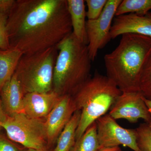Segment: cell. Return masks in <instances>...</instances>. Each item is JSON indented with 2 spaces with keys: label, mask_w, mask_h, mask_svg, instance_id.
Returning <instances> with one entry per match:
<instances>
[{
  "label": "cell",
  "mask_w": 151,
  "mask_h": 151,
  "mask_svg": "<svg viewBox=\"0 0 151 151\" xmlns=\"http://www.w3.org/2000/svg\"><path fill=\"white\" fill-rule=\"evenodd\" d=\"M7 29L10 47L23 54L56 46L72 32L67 0H16Z\"/></svg>",
  "instance_id": "cell-1"
},
{
  "label": "cell",
  "mask_w": 151,
  "mask_h": 151,
  "mask_svg": "<svg viewBox=\"0 0 151 151\" xmlns=\"http://www.w3.org/2000/svg\"><path fill=\"white\" fill-rule=\"evenodd\" d=\"M151 51V37L124 34L119 45L104 58L106 74L122 92H139L141 71Z\"/></svg>",
  "instance_id": "cell-2"
},
{
  "label": "cell",
  "mask_w": 151,
  "mask_h": 151,
  "mask_svg": "<svg viewBox=\"0 0 151 151\" xmlns=\"http://www.w3.org/2000/svg\"><path fill=\"white\" fill-rule=\"evenodd\" d=\"M52 90L60 97L72 96L91 76L87 45L71 33L56 45Z\"/></svg>",
  "instance_id": "cell-3"
},
{
  "label": "cell",
  "mask_w": 151,
  "mask_h": 151,
  "mask_svg": "<svg viewBox=\"0 0 151 151\" xmlns=\"http://www.w3.org/2000/svg\"><path fill=\"white\" fill-rule=\"evenodd\" d=\"M122 91L107 76L96 70L71 96L81 116L76 133V141L97 119L105 115L121 95Z\"/></svg>",
  "instance_id": "cell-4"
},
{
  "label": "cell",
  "mask_w": 151,
  "mask_h": 151,
  "mask_svg": "<svg viewBox=\"0 0 151 151\" xmlns=\"http://www.w3.org/2000/svg\"><path fill=\"white\" fill-rule=\"evenodd\" d=\"M58 53L56 46L22 56L15 74L24 94L52 91L53 71Z\"/></svg>",
  "instance_id": "cell-5"
},
{
  "label": "cell",
  "mask_w": 151,
  "mask_h": 151,
  "mask_svg": "<svg viewBox=\"0 0 151 151\" xmlns=\"http://www.w3.org/2000/svg\"><path fill=\"white\" fill-rule=\"evenodd\" d=\"M45 119H32L19 113L7 116L2 128L9 139L26 148L45 150L50 149L47 145Z\"/></svg>",
  "instance_id": "cell-6"
},
{
  "label": "cell",
  "mask_w": 151,
  "mask_h": 151,
  "mask_svg": "<svg viewBox=\"0 0 151 151\" xmlns=\"http://www.w3.org/2000/svg\"><path fill=\"white\" fill-rule=\"evenodd\" d=\"M122 0H108L102 14L98 18L87 20L86 31L88 51L92 61L98 52L105 47L111 40L110 32L116 10Z\"/></svg>",
  "instance_id": "cell-7"
},
{
  "label": "cell",
  "mask_w": 151,
  "mask_h": 151,
  "mask_svg": "<svg viewBox=\"0 0 151 151\" xmlns=\"http://www.w3.org/2000/svg\"><path fill=\"white\" fill-rule=\"evenodd\" d=\"M95 122L100 148L123 145L134 151H141L137 143L136 129L121 127L109 114L100 117Z\"/></svg>",
  "instance_id": "cell-8"
},
{
  "label": "cell",
  "mask_w": 151,
  "mask_h": 151,
  "mask_svg": "<svg viewBox=\"0 0 151 151\" xmlns=\"http://www.w3.org/2000/svg\"><path fill=\"white\" fill-rule=\"evenodd\" d=\"M115 120L124 119L135 124L139 119L147 124L150 121L148 109L139 92H122L108 113Z\"/></svg>",
  "instance_id": "cell-9"
},
{
  "label": "cell",
  "mask_w": 151,
  "mask_h": 151,
  "mask_svg": "<svg viewBox=\"0 0 151 151\" xmlns=\"http://www.w3.org/2000/svg\"><path fill=\"white\" fill-rule=\"evenodd\" d=\"M76 111L71 96H61L45 119L47 145L52 150L60 133Z\"/></svg>",
  "instance_id": "cell-10"
},
{
  "label": "cell",
  "mask_w": 151,
  "mask_h": 151,
  "mask_svg": "<svg viewBox=\"0 0 151 151\" xmlns=\"http://www.w3.org/2000/svg\"><path fill=\"white\" fill-rule=\"evenodd\" d=\"M127 33L151 37V12L142 16L129 14L115 17L110 32L111 39Z\"/></svg>",
  "instance_id": "cell-11"
},
{
  "label": "cell",
  "mask_w": 151,
  "mask_h": 151,
  "mask_svg": "<svg viewBox=\"0 0 151 151\" xmlns=\"http://www.w3.org/2000/svg\"><path fill=\"white\" fill-rule=\"evenodd\" d=\"M60 96L53 91L26 94L23 100L22 113L35 119H45L56 105Z\"/></svg>",
  "instance_id": "cell-12"
},
{
  "label": "cell",
  "mask_w": 151,
  "mask_h": 151,
  "mask_svg": "<svg viewBox=\"0 0 151 151\" xmlns=\"http://www.w3.org/2000/svg\"><path fill=\"white\" fill-rule=\"evenodd\" d=\"M25 95L21 84L14 73L3 85L0 91V98L3 111L12 117L22 113L23 100Z\"/></svg>",
  "instance_id": "cell-13"
},
{
  "label": "cell",
  "mask_w": 151,
  "mask_h": 151,
  "mask_svg": "<svg viewBox=\"0 0 151 151\" xmlns=\"http://www.w3.org/2000/svg\"><path fill=\"white\" fill-rule=\"evenodd\" d=\"M67 3L72 24V33L79 42L87 45L85 1L67 0Z\"/></svg>",
  "instance_id": "cell-14"
},
{
  "label": "cell",
  "mask_w": 151,
  "mask_h": 151,
  "mask_svg": "<svg viewBox=\"0 0 151 151\" xmlns=\"http://www.w3.org/2000/svg\"><path fill=\"white\" fill-rule=\"evenodd\" d=\"M23 55L17 49H0V91L5 83L12 77Z\"/></svg>",
  "instance_id": "cell-15"
},
{
  "label": "cell",
  "mask_w": 151,
  "mask_h": 151,
  "mask_svg": "<svg viewBox=\"0 0 151 151\" xmlns=\"http://www.w3.org/2000/svg\"><path fill=\"white\" fill-rule=\"evenodd\" d=\"M80 116L81 111H76L60 134L52 151H70L76 142V133Z\"/></svg>",
  "instance_id": "cell-16"
},
{
  "label": "cell",
  "mask_w": 151,
  "mask_h": 151,
  "mask_svg": "<svg viewBox=\"0 0 151 151\" xmlns=\"http://www.w3.org/2000/svg\"><path fill=\"white\" fill-rule=\"evenodd\" d=\"M151 10V0H123L116 10V16L129 14L145 16Z\"/></svg>",
  "instance_id": "cell-17"
},
{
  "label": "cell",
  "mask_w": 151,
  "mask_h": 151,
  "mask_svg": "<svg viewBox=\"0 0 151 151\" xmlns=\"http://www.w3.org/2000/svg\"><path fill=\"white\" fill-rule=\"evenodd\" d=\"M100 149L96 122H94L86 129L81 137L76 141L70 151H97Z\"/></svg>",
  "instance_id": "cell-18"
},
{
  "label": "cell",
  "mask_w": 151,
  "mask_h": 151,
  "mask_svg": "<svg viewBox=\"0 0 151 151\" xmlns=\"http://www.w3.org/2000/svg\"><path fill=\"white\" fill-rule=\"evenodd\" d=\"M139 92L144 98L151 100V51L147 57L141 71Z\"/></svg>",
  "instance_id": "cell-19"
},
{
  "label": "cell",
  "mask_w": 151,
  "mask_h": 151,
  "mask_svg": "<svg viewBox=\"0 0 151 151\" xmlns=\"http://www.w3.org/2000/svg\"><path fill=\"white\" fill-rule=\"evenodd\" d=\"M137 143L141 151H151V129L148 124H141L136 129Z\"/></svg>",
  "instance_id": "cell-20"
},
{
  "label": "cell",
  "mask_w": 151,
  "mask_h": 151,
  "mask_svg": "<svg viewBox=\"0 0 151 151\" xmlns=\"http://www.w3.org/2000/svg\"><path fill=\"white\" fill-rule=\"evenodd\" d=\"M10 11L0 8V49L7 50L10 48L7 29L8 18Z\"/></svg>",
  "instance_id": "cell-21"
},
{
  "label": "cell",
  "mask_w": 151,
  "mask_h": 151,
  "mask_svg": "<svg viewBox=\"0 0 151 151\" xmlns=\"http://www.w3.org/2000/svg\"><path fill=\"white\" fill-rule=\"evenodd\" d=\"M85 3L87 7L86 12L88 20L98 18L104 9L108 0H86Z\"/></svg>",
  "instance_id": "cell-22"
},
{
  "label": "cell",
  "mask_w": 151,
  "mask_h": 151,
  "mask_svg": "<svg viewBox=\"0 0 151 151\" xmlns=\"http://www.w3.org/2000/svg\"><path fill=\"white\" fill-rule=\"evenodd\" d=\"M27 149L11 140L6 135L0 132V151H27Z\"/></svg>",
  "instance_id": "cell-23"
},
{
  "label": "cell",
  "mask_w": 151,
  "mask_h": 151,
  "mask_svg": "<svg viewBox=\"0 0 151 151\" xmlns=\"http://www.w3.org/2000/svg\"><path fill=\"white\" fill-rule=\"evenodd\" d=\"M7 118V116L3 111L1 103V98H0V132L1 130L3 129L2 125L4 122H5Z\"/></svg>",
  "instance_id": "cell-24"
},
{
  "label": "cell",
  "mask_w": 151,
  "mask_h": 151,
  "mask_svg": "<svg viewBox=\"0 0 151 151\" xmlns=\"http://www.w3.org/2000/svg\"><path fill=\"white\" fill-rule=\"evenodd\" d=\"M97 151H122L119 147L101 148Z\"/></svg>",
  "instance_id": "cell-25"
},
{
  "label": "cell",
  "mask_w": 151,
  "mask_h": 151,
  "mask_svg": "<svg viewBox=\"0 0 151 151\" xmlns=\"http://www.w3.org/2000/svg\"><path fill=\"white\" fill-rule=\"evenodd\" d=\"M144 100L145 101V103L148 109L149 113H150V123H149L148 125L149 127L151 129V100H147L144 97Z\"/></svg>",
  "instance_id": "cell-26"
},
{
  "label": "cell",
  "mask_w": 151,
  "mask_h": 151,
  "mask_svg": "<svg viewBox=\"0 0 151 151\" xmlns=\"http://www.w3.org/2000/svg\"><path fill=\"white\" fill-rule=\"evenodd\" d=\"M53 150V149H52ZM52 150L51 149H48V150H34V149H27V151H52Z\"/></svg>",
  "instance_id": "cell-27"
}]
</instances>
